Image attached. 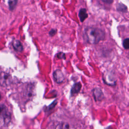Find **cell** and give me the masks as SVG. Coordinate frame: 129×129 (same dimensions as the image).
Segmentation results:
<instances>
[{
  "instance_id": "1",
  "label": "cell",
  "mask_w": 129,
  "mask_h": 129,
  "mask_svg": "<svg viewBox=\"0 0 129 129\" xmlns=\"http://www.w3.org/2000/svg\"><path fill=\"white\" fill-rule=\"evenodd\" d=\"M84 34L87 41L91 44L98 43L105 38V33L103 30L98 28L89 27L85 29Z\"/></svg>"
},
{
  "instance_id": "2",
  "label": "cell",
  "mask_w": 129,
  "mask_h": 129,
  "mask_svg": "<svg viewBox=\"0 0 129 129\" xmlns=\"http://www.w3.org/2000/svg\"><path fill=\"white\" fill-rule=\"evenodd\" d=\"M12 82L11 76L8 73L2 72L0 73V85L3 86H8Z\"/></svg>"
},
{
  "instance_id": "3",
  "label": "cell",
  "mask_w": 129,
  "mask_h": 129,
  "mask_svg": "<svg viewBox=\"0 0 129 129\" xmlns=\"http://www.w3.org/2000/svg\"><path fill=\"white\" fill-rule=\"evenodd\" d=\"M10 115L7 108L3 104H0V119H2L5 123L8 122L9 120Z\"/></svg>"
},
{
  "instance_id": "4",
  "label": "cell",
  "mask_w": 129,
  "mask_h": 129,
  "mask_svg": "<svg viewBox=\"0 0 129 129\" xmlns=\"http://www.w3.org/2000/svg\"><path fill=\"white\" fill-rule=\"evenodd\" d=\"M53 77L55 82L58 84L62 83L64 80V76L62 72L59 70H56L53 72Z\"/></svg>"
},
{
  "instance_id": "5",
  "label": "cell",
  "mask_w": 129,
  "mask_h": 129,
  "mask_svg": "<svg viewBox=\"0 0 129 129\" xmlns=\"http://www.w3.org/2000/svg\"><path fill=\"white\" fill-rule=\"evenodd\" d=\"M93 95L96 101H101L104 98V95L102 90L98 88L94 89Z\"/></svg>"
},
{
  "instance_id": "6",
  "label": "cell",
  "mask_w": 129,
  "mask_h": 129,
  "mask_svg": "<svg viewBox=\"0 0 129 129\" xmlns=\"http://www.w3.org/2000/svg\"><path fill=\"white\" fill-rule=\"evenodd\" d=\"M12 45L16 51H22L23 49V45L21 42L17 39H15L14 40H13L12 42Z\"/></svg>"
},
{
  "instance_id": "7",
  "label": "cell",
  "mask_w": 129,
  "mask_h": 129,
  "mask_svg": "<svg viewBox=\"0 0 129 129\" xmlns=\"http://www.w3.org/2000/svg\"><path fill=\"white\" fill-rule=\"evenodd\" d=\"M81 87L82 85L80 82L75 83L71 89V94L73 95L74 94L78 93L81 89Z\"/></svg>"
},
{
  "instance_id": "8",
  "label": "cell",
  "mask_w": 129,
  "mask_h": 129,
  "mask_svg": "<svg viewBox=\"0 0 129 129\" xmlns=\"http://www.w3.org/2000/svg\"><path fill=\"white\" fill-rule=\"evenodd\" d=\"M79 17L80 18L81 22H83L84 20L87 18L88 14L87 13V11L85 9H81L79 11Z\"/></svg>"
},
{
  "instance_id": "9",
  "label": "cell",
  "mask_w": 129,
  "mask_h": 129,
  "mask_svg": "<svg viewBox=\"0 0 129 129\" xmlns=\"http://www.w3.org/2000/svg\"><path fill=\"white\" fill-rule=\"evenodd\" d=\"M18 0H8L9 8L10 11H13L17 4Z\"/></svg>"
},
{
  "instance_id": "10",
  "label": "cell",
  "mask_w": 129,
  "mask_h": 129,
  "mask_svg": "<svg viewBox=\"0 0 129 129\" xmlns=\"http://www.w3.org/2000/svg\"><path fill=\"white\" fill-rule=\"evenodd\" d=\"M55 129H69V124L67 122H60L56 125Z\"/></svg>"
},
{
  "instance_id": "11",
  "label": "cell",
  "mask_w": 129,
  "mask_h": 129,
  "mask_svg": "<svg viewBox=\"0 0 129 129\" xmlns=\"http://www.w3.org/2000/svg\"><path fill=\"white\" fill-rule=\"evenodd\" d=\"M117 9L118 11L121 12H126V7L122 4H119L117 7Z\"/></svg>"
},
{
  "instance_id": "12",
  "label": "cell",
  "mask_w": 129,
  "mask_h": 129,
  "mask_svg": "<svg viewBox=\"0 0 129 129\" xmlns=\"http://www.w3.org/2000/svg\"><path fill=\"white\" fill-rule=\"evenodd\" d=\"M123 47L126 49H129V38L125 39L122 43Z\"/></svg>"
},
{
  "instance_id": "13",
  "label": "cell",
  "mask_w": 129,
  "mask_h": 129,
  "mask_svg": "<svg viewBox=\"0 0 129 129\" xmlns=\"http://www.w3.org/2000/svg\"><path fill=\"white\" fill-rule=\"evenodd\" d=\"M57 58H59V59H65L66 57V55L65 53L62 52H60L59 53H58L56 55Z\"/></svg>"
},
{
  "instance_id": "14",
  "label": "cell",
  "mask_w": 129,
  "mask_h": 129,
  "mask_svg": "<svg viewBox=\"0 0 129 129\" xmlns=\"http://www.w3.org/2000/svg\"><path fill=\"white\" fill-rule=\"evenodd\" d=\"M56 33V30H55V29H51L49 32V34L50 36H54Z\"/></svg>"
},
{
  "instance_id": "15",
  "label": "cell",
  "mask_w": 129,
  "mask_h": 129,
  "mask_svg": "<svg viewBox=\"0 0 129 129\" xmlns=\"http://www.w3.org/2000/svg\"><path fill=\"white\" fill-rule=\"evenodd\" d=\"M101 1L104 3L108 4H110L112 3V2L113 1V0H101Z\"/></svg>"
},
{
  "instance_id": "16",
  "label": "cell",
  "mask_w": 129,
  "mask_h": 129,
  "mask_svg": "<svg viewBox=\"0 0 129 129\" xmlns=\"http://www.w3.org/2000/svg\"><path fill=\"white\" fill-rule=\"evenodd\" d=\"M0 99H1V95H0Z\"/></svg>"
}]
</instances>
